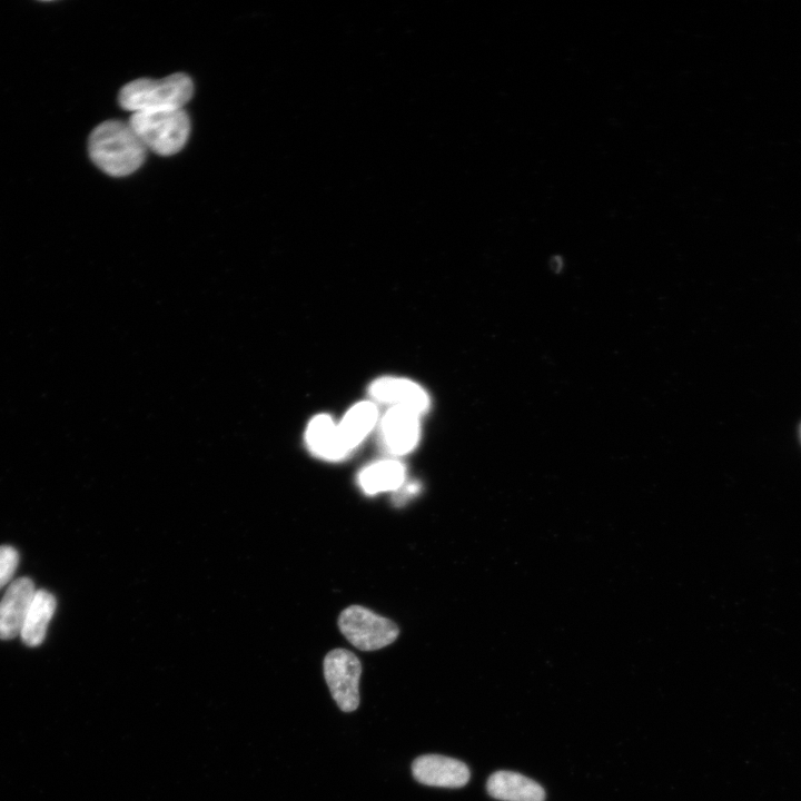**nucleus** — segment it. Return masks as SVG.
Instances as JSON below:
<instances>
[{
  "mask_svg": "<svg viewBox=\"0 0 801 801\" xmlns=\"http://www.w3.org/2000/svg\"><path fill=\"white\" fill-rule=\"evenodd\" d=\"M404 475V467L400 463L384 461L365 468L359 475V483L365 492L374 494L398 488L403 483Z\"/></svg>",
  "mask_w": 801,
  "mask_h": 801,
  "instance_id": "4468645a",
  "label": "nucleus"
},
{
  "mask_svg": "<svg viewBox=\"0 0 801 801\" xmlns=\"http://www.w3.org/2000/svg\"><path fill=\"white\" fill-rule=\"evenodd\" d=\"M377 415V407L372 402H359L346 413L338 424V429L348 452L372 431Z\"/></svg>",
  "mask_w": 801,
  "mask_h": 801,
  "instance_id": "ddd939ff",
  "label": "nucleus"
},
{
  "mask_svg": "<svg viewBox=\"0 0 801 801\" xmlns=\"http://www.w3.org/2000/svg\"><path fill=\"white\" fill-rule=\"evenodd\" d=\"M419 415L392 407L383 417L382 434L388 449L397 455L411 452L419 437Z\"/></svg>",
  "mask_w": 801,
  "mask_h": 801,
  "instance_id": "1a4fd4ad",
  "label": "nucleus"
},
{
  "mask_svg": "<svg viewBox=\"0 0 801 801\" xmlns=\"http://www.w3.org/2000/svg\"><path fill=\"white\" fill-rule=\"evenodd\" d=\"M324 676L338 708L352 712L358 708V683L362 664L358 657L345 649H334L327 653L323 663Z\"/></svg>",
  "mask_w": 801,
  "mask_h": 801,
  "instance_id": "39448f33",
  "label": "nucleus"
},
{
  "mask_svg": "<svg viewBox=\"0 0 801 801\" xmlns=\"http://www.w3.org/2000/svg\"><path fill=\"white\" fill-rule=\"evenodd\" d=\"M343 635L362 651H374L392 644L399 634L396 623L360 605L346 607L338 617Z\"/></svg>",
  "mask_w": 801,
  "mask_h": 801,
  "instance_id": "20e7f679",
  "label": "nucleus"
},
{
  "mask_svg": "<svg viewBox=\"0 0 801 801\" xmlns=\"http://www.w3.org/2000/svg\"><path fill=\"white\" fill-rule=\"evenodd\" d=\"M91 160L106 174L123 177L144 162L147 148L131 126L118 120L98 125L89 137Z\"/></svg>",
  "mask_w": 801,
  "mask_h": 801,
  "instance_id": "f257e3e1",
  "label": "nucleus"
},
{
  "mask_svg": "<svg viewBox=\"0 0 801 801\" xmlns=\"http://www.w3.org/2000/svg\"><path fill=\"white\" fill-rule=\"evenodd\" d=\"M488 794L501 801H544L545 791L534 780L512 771H496L487 780Z\"/></svg>",
  "mask_w": 801,
  "mask_h": 801,
  "instance_id": "9d476101",
  "label": "nucleus"
},
{
  "mask_svg": "<svg viewBox=\"0 0 801 801\" xmlns=\"http://www.w3.org/2000/svg\"><path fill=\"white\" fill-rule=\"evenodd\" d=\"M57 606L56 597L46 590H37L24 620L20 636L28 646L40 645Z\"/></svg>",
  "mask_w": 801,
  "mask_h": 801,
  "instance_id": "f8f14e48",
  "label": "nucleus"
},
{
  "mask_svg": "<svg viewBox=\"0 0 801 801\" xmlns=\"http://www.w3.org/2000/svg\"><path fill=\"white\" fill-rule=\"evenodd\" d=\"M19 564L18 551L9 545L0 546V590L12 578Z\"/></svg>",
  "mask_w": 801,
  "mask_h": 801,
  "instance_id": "2eb2a0df",
  "label": "nucleus"
},
{
  "mask_svg": "<svg viewBox=\"0 0 801 801\" xmlns=\"http://www.w3.org/2000/svg\"><path fill=\"white\" fill-rule=\"evenodd\" d=\"M306 443L315 455L327 459H338L348 453L338 425L324 414L315 416L309 422L306 429Z\"/></svg>",
  "mask_w": 801,
  "mask_h": 801,
  "instance_id": "9b49d317",
  "label": "nucleus"
},
{
  "mask_svg": "<svg viewBox=\"0 0 801 801\" xmlns=\"http://www.w3.org/2000/svg\"><path fill=\"white\" fill-rule=\"evenodd\" d=\"M416 781L429 787L461 788L471 777L469 769L459 760L438 754L416 758L412 764Z\"/></svg>",
  "mask_w": 801,
  "mask_h": 801,
  "instance_id": "423d86ee",
  "label": "nucleus"
},
{
  "mask_svg": "<svg viewBox=\"0 0 801 801\" xmlns=\"http://www.w3.org/2000/svg\"><path fill=\"white\" fill-rule=\"evenodd\" d=\"M36 591L29 577H19L9 584L0 601L1 640H11L20 635Z\"/></svg>",
  "mask_w": 801,
  "mask_h": 801,
  "instance_id": "0eeeda50",
  "label": "nucleus"
},
{
  "mask_svg": "<svg viewBox=\"0 0 801 801\" xmlns=\"http://www.w3.org/2000/svg\"><path fill=\"white\" fill-rule=\"evenodd\" d=\"M129 125L147 149L161 156L181 150L187 142L190 121L184 109L136 112Z\"/></svg>",
  "mask_w": 801,
  "mask_h": 801,
  "instance_id": "7ed1b4c3",
  "label": "nucleus"
},
{
  "mask_svg": "<svg viewBox=\"0 0 801 801\" xmlns=\"http://www.w3.org/2000/svg\"><path fill=\"white\" fill-rule=\"evenodd\" d=\"M370 396L392 407H400L418 415L426 412L429 398L426 392L416 383L398 377H382L372 383Z\"/></svg>",
  "mask_w": 801,
  "mask_h": 801,
  "instance_id": "6e6552de",
  "label": "nucleus"
},
{
  "mask_svg": "<svg viewBox=\"0 0 801 801\" xmlns=\"http://www.w3.org/2000/svg\"><path fill=\"white\" fill-rule=\"evenodd\" d=\"M192 91L191 79L185 73H174L159 80L137 79L120 90L119 103L132 113L176 110L182 109Z\"/></svg>",
  "mask_w": 801,
  "mask_h": 801,
  "instance_id": "f03ea898",
  "label": "nucleus"
},
{
  "mask_svg": "<svg viewBox=\"0 0 801 801\" xmlns=\"http://www.w3.org/2000/svg\"><path fill=\"white\" fill-rule=\"evenodd\" d=\"M800 437H801V427H800Z\"/></svg>",
  "mask_w": 801,
  "mask_h": 801,
  "instance_id": "dca6fc26",
  "label": "nucleus"
}]
</instances>
